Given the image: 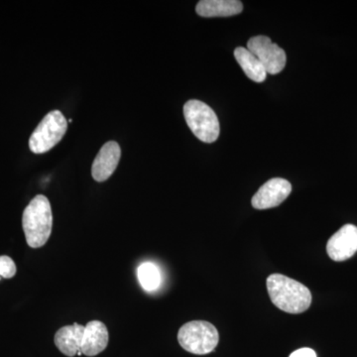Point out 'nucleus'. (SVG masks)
<instances>
[{
	"label": "nucleus",
	"instance_id": "nucleus-1",
	"mask_svg": "<svg viewBox=\"0 0 357 357\" xmlns=\"http://www.w3.org/2000/svg\"><path fill=\"white\" fill-rule=\"evenodd\" d=\"M266 285L270 299L282 311L288 314H301L311 306L310 289L285 275H270Z\"/></svg>",
	"mask_w": 357,
	"mask_h": 357
},
{
	"label": "nucleus",
	"instance_id": "nucleus-2",
	"mask_svg": "<svg viewBox=\"0 0 357 357\" xmlns=\"http://www.w3.org/2000/svg\"><path fill=\"white\" fill-rule=\"evenodd\" d=\"M26 241L31 248H40L50 238L53 213L50 202L43 195H37L26 206L22 215Z\"/></svg>",
	"mask_w": 357,
	"mask_h": 357
},
{
	"label": "nucleus",
	"instance_id": "nucleus-3",
	"mask_svg": "<svg viewBox=\"0 0 357 357\" xmlns=\"http://www.w3.org/2000/svg\"><path fill=\"white\" fill-rule=\"evenodd\" d=\"M220 335L213 324L206 321H192L178 330V342L181 347L192 354L204 356L215 351Z\"/></svg>",
	"mask_w": 357,
	"mask_h": 357
},
{
	"label": "nucleus",
	"instance_id": "nucleus-4",
	"mask_svg": "<svg viewBox=\"0 0 357 357\" xmlns=\"http://www.w3.org/2000/svg\"><path fill=\"white\" fill-rule=\"evenodd\" d=\"M188 126L198 139L206 143L217 141L220 136V121L215 112L201 100H191L184 105Z\"/></svg>",
	"mask_w": 357,
	"mask_h": 357
},
{
	"label": "nucleus",
	"instance_id": "nucleus-5",
	"mask_svg": "<svg viewBox=\"0 0 357 357\" xmlns=\"http://www.w3.org/2000/svg\"><path fill=\"white\" fill-rule=\"evenodd\" d=\"M67 128V119L60 110L49 112L32 133L30 150L35 154L46 153L63 139Z\"/></svg>",
	"mask_w": 357,
	"mask_h": 357
},
{
	"label": "nucleus",
	"instance_id": "nucleus-6",
	"mask_svg": "<svg viewBox=\"0 0 357 357\" xmlns=\"http://www.w3.org/2000/svg\"><path fill=\"white\" fill-rule=\"evenodd\" d=\"M248 49L266 70L267 75H277L285 68L287 56L285 51L274 44L267 36H255L249 39Z\"/></svg>",
	"mask_w": 357,
	"mask_h": 357
},
{
	"label": "nucleus",
	"instance_id": "nucleus-7",
	"mask_svg": "<svg viewBox=\"0 0 357 357\" xmlns=\"http://www.w3.org/2000/svg\"><path fill=\"white\" fill-rule=\"evenodd\" d=\"M292 192V185L282 178H274L267 181L253 196V208L256 210H267L280 206Z\"/></svg>",
	"mask_w": 357,
	"mask_h": 357
},
{
	"label": "nucleus",
	"instance_id": "nucleus-8",
	"mask_svg": "<svg viewBox=\"0 0 357 357\" xmlns=\"http://www.w3.org/2000/svg\"><path fill=\"white\" fill-rule=\"evenodd\" d=\"M357 251V227L354 225H345L326 244V252L333 261L340 262L349 259Z\"/></svg>",
	"mask_w": 357,
	"mask_h": 357
},
{
	"label": "nucleus",
	"instance_id": "nucleus-9",
	"mask_svg": "<svg viewBox=\"0 0 357 357\" xmlns=\"http://www.w3.org/2000/svg\"><path fill=\"white\" fill-rule=\"evenodd\" d=\"M121 156V147L115 141H109L100 148L91 167V176L96 182H105L110 178L119 166Z\"/></svg>",
	"mask_w": 357,
	"mask_h": 357
},
{
	"label": "nucleus",
	"instance_id": "nucleus-10",
	"mask_svg": "<svg viewBox=\"0 0 357 357\" xmlns=\"http://www.w3.org/2000/svg\"><path fill=\"white\" fill-rule=\"evenodd\" d=\"M109 340V330L102 321H89L84 328L82 354L89 357L98 356L107 349Z\"/></svg>",
	"mask_w": 357,
	"mask_h": 357
},
{
	"label": "nucleus",
	"instance_id": "nucleus-11",
	"mask_svg": "<svg viewBox=\"0 0 357 357\" xmlns=\"http://www.w3.org/2000/svg\"><path fill=\"white\" fill-rule=\"evenodd\" d=\"M84 328L86 326L77 323L61 328L54 337V342L59 351L68 357L82 356Z\"/></svg>",
	"mask_w": 357,
	"mask_h": 357
},
{
	"label": "nucleus",
	"instance_id": "nucleus-12",
	"mask_svg": "<svg viewBox=\"0 0 357 357\" xmlns=\"http://www.w3.org/2000/svg\"><path fill=\"white\" fill-rule=\"evenodd\" d=\"M243 2L238 0H202L196 11L202 17H229L241 13Z\"/></svg>",
	"mask_w": 357,
	"mask_h": 357
},
{
	"label": "nucleus",
	"instance_id": "nucleus-13",
	"mask_svg": "<svg viewBox=\"0 0 357 357\" xmlns=\"http://www.w3.org/2000/svg\"><path fill=\"white\" fill-rule=\"evenodd\" d=\"M234 57L249 79H252L255 83H263L265 81L267 72L264 66L248 48L244 47L236 48L234 50Z\"/></svg>",
	"mask_w": 357,
	"mask_h": 357
},
{
	"label": "nucleus",
	"instance_id": "nucleus-14",
	"mask_svg": "<svg viewBox=\"0 0 357 357\" xmlns=\"http://www.w3.org/2000/svg\"><path fill=\"white\" fill-rule=\"evenodd\" d=\"M137 276L141 287L147 292H152L158 289L160 282H161V275H160L158 267L153 263H142L138 267Z\"/></svg>",
	"mask_w": 357,
	"mask_h": 357
},
{
	"label": "nucleus",
	"instance_id": "nucleus-15",
	"mask_svg": "<svg viewBox=\"0 0 357 357\" xmlns=\"http://www.w3.org/2000/svg\"><path fill=\"white\" fill-rule=\"evenodd\" d=\"M17 268L9 256H0V278L10 279L15 276Z\"/></svg>",
	"mask_w": 357,
	"mask_h": 357
},
{
	"label": "nucleus",
	"instance_id": "nucleus-16",
	"mask_svg": "<svg viewBox=\"0 0 357 357\" xmlns=\"http://www.w3.org/2000/svg\"><path fill=\"white\" fill-rule=\"evenodd\" d=\"M289 357H317V354L314 349L304 347V349H300L298 351H294Z\"/></svg>",
	"mask_w": 357,
	"mask_h": 357
}]
</instances>
